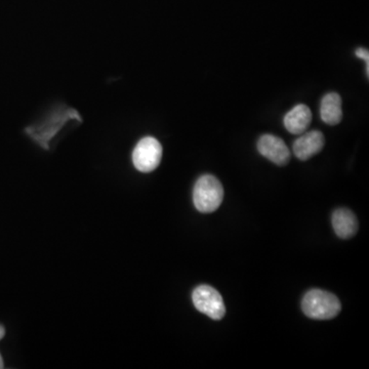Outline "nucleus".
Instances as JSON below:
<instances>
[{"instance_id":"9","label":"nucleus","mask_w":369,"mask_h":369,"mask_svg":"<svg viewBox=\"0 0 369 369\" xmlns=\"http://www.w3.org/2000/svg\"><path fill=\"white\" fill-rule=\"evenodd\" d=\"M312 121V112L304 104L295 106L285 117V128L292 135H302Z\"/></svg>"},{"instance_id":"6","label":"nucleus","mask_w":369,"mask_h":369,"mask_svg":"<svg viewBox=\"0 0 369 369\" xmlns=\"http://www.w3.org/2000/svg\"><path fill=\"white\" fill-rule=\"evenodd\" d=\"M258 150L263 156L279 166L290 163V151L282 138L273 135H264L258 142Z\"/></svg>"},{"instance_id":"5","label":"nucleus","mask_w":369,"mask_h":369,"mask_svg":"<svg viewBox=\"0 0 369 369\" xmlns=\"http://www.w3.org/2000/svg\"><path fill=\"white\" fill-rule=\"evenodd\" d=\"M161 158L163 147L155 138H142L133 152V165L142 172H153L160 165Z\"/></svg>"},{"instance_id":"10","label":"nucleus","mask_w":369,"mask_h":369,"mask_svg":"<svg viewBox=\"0 0 369 369\" xmlns=\"http://www.w3.org/2000/svg\"><path fill=\"white\" fill-rule=\"evenodd\" d=\"M321 119L329 126H336L343 119L341 110V98L336 92H329L325 94L320 106Z\"/></svg>"},{"instance_id":"12","label":"nucleus","mask_w":369,"mask_h":369,"mask_svg":"<svg viewBox=\"0 0 369 369\" xmlns=\"http://www.w3.org/2000/svg\"><path fill=\"white\" fill-rule=\"evenodd\" d=\"M6 334V329L2 325H0V340L4 338ZM4 368V361H2L1 355H0V369Z\"/></svg>"},{"instance_id":"1","label":"nucleus","mask_w":369,"mask_h":369,"mask_svg":"<svg viewBox=\"0 0 369 369\" xmlns=\"http://www.w3.org/2000/svg\"><path fill=\"white\" fill-rule=\"evenodd\" d=\"M304 315L311 319L331 320L340 314L341 304L336 295L322 290H311L302 301Z\"/></svg>"},{"instance_id":"7","label":"nucleus","mask_w":369,"mask_h":369,"mask_svg":"<svg viewBox=\"0 0 369 369\" xmlns=\"http://www.w3.org/2000/svg\"><path fill=\"white\" fill-rule=\"evenodd\" d=\"M324 145L325 138L321 131H312L302 133L301 137L295 140L292 150L297 158L306 161L319 153Z\"/></svg>"},{"instance_id":"4","label":"nucleus","mask_w":369,"mask_h":369,"mask_svg":"<svg viewBox=\"0 0 369 369\" xmlns=\"http://www.w3.org/2000/svg\"><path fill=\"white\" fill-rule=\"evenodd\" d=\"M194 306L199 312L214 320H221L225 316L226 307L218 290L209 285H199L192 294Z\"/></svg>"},{"instance_id":"2","label":"nucleus","mask_w":369,"mask_h":369,"mask_svg":"<svg viewBox=\"0 0 369 369\" xmlns=\"http://www.w3.org/2000/svg\"><path fill=\"white\" fill-rule=\"evenodd\" d=\"M224 199V188L221 182L211 175H204L196 182L193 190V202L198 211L211 214L220 207Z\"/></svg>"},{"instance_id":"8","label":"nucleus","mask_w":369,"mask_h":369,"mask_svg":"<svg viewBox=\"0 0 369 369\" xmlns=\"http://www.w3.org/2000/svg\"><path fill=\"white\" fill-rule=\"evenodd\" d=\"M332 227L334 232L341 239H350L358 231V221L352 211L338 209L332 214Z\"/></svg>"},{"instance_id":"3","label":"nucleus","mask_w":369,"mask_h":369,"mask_svg":"<svg viewBox=\"0 0 369 369\" xmlns=\"http://www.w3.org/2000/svg\"><path fill=\"white\" fill-rule=\"evenodd\" d=\"M52 119L46 120L45 123L38 124V126H32L26 129L28 135L45 150L50 149L48 143L50 138L54 137L62 126L70 119H79V114L77 111L73 109H60L53 114Z\"/></svg>"},{"instance_id":"11","label":"nucleus","mask_w":369,"mask_h":369,"mask_svg":"<svg viewBox=\"0 0 369 369\" xmlns=\"http://www.w3.org/2000/svg\"><path fill=\"white\" fill-rule=\"evenodd\" d=\"M355 55L357 57H360V59L363 60V61L366 62V65L369 67V53L366 48H357L356 52H355Z\"/></svg>"}]
</instances>
